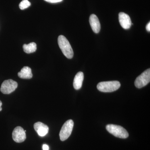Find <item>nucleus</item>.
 Listing matches in <instances>:
<instances>
[{
	"label": "nucleus",
	"mask_w": 150,
	"mask_h": 150,
	"mask_svg": "<svg viewBox=\"0 0 150 150\" xmlns=\"http://www.w3.org/2000/svg\"><path fill=\"white\" fill-rule=\"evenodd\" d=\"M58 42L64 55L68 59H72L74 56V51L69 40L64 35H60L58 37Z\"/></svg>",
	"instance_id": "obj_1"
},
{
	"label": "nucleus",
	"mask_w": 150,
	"mask_h": 150,
	"mask_svg": "<svg viewBox=\"0 0 150 150\" xmlns=\"http://www.w3.org/2000/svg\"><path fill=\"white\" fill-rule=\"evenodd\" d=\"M121 86V83L117 81L101 82L97 86L98 89L103 92H112L118 90Z\"/></svg>",
	"instance_id": "obj_2"
},
{
	"label": "nucleus",
	"mask_w": 150,
	"mask_h": 150,
	"mask_svg": "<svg viewBox=\"0 0 150 150\" xmlns=\"http://www.w3.org/2000/svg\"><path fill=\"white\" fill-rule=\"evenodd\" d=\"M106 129L110 134L117 138L126 139L129 136L127 131L121 126L114 124H108L106 126Z\"/></svg>",
	"instance_id": "obj_3"
},
{
	"label": "nucleus",
	"mask_w": 150,
	"mask_h": 150,
	"mask_svg": "<svg viewBox=\"0 0 150 150\" xmlns=\"http://www.w3.org/2000/svg\"><path fill=\"white\" fill-rule=\"evenodd\" d=\"M74 126V121L71 119L68 120L64 123L59 134L61 141H64L69 138L71 134Z\"/></svg>",
	"instance_id": "obj_4"
},
{
	"label": "nucleus",
	"mask_w": 150,
	"mask_h": 150,
	"mask_svg": "<svg viewBox=\"0 0 150 150\" xmlns=\"http://www.w3.org/2000/svg\"><path fill=\"white\" fill-rule=\"evenodd\" d=\"M150 81V69H148L142 73L136 79L135 86L137 88H141L148 84Z\"/></svg>",
	"instance_id": "obj_5"
},
{
	"label": "nucleus",
	"mask_w": 150,
	"mask_h": 150,
	"mask_svg": "<svg viewBox=\"0 0 150 150\" xmlns=\"http://www.w3.org/2000/svg\"><path fill=\"white\" fill-rule=\"evenodd\" d=\"M17 83L12 79H8L3 82L1 88V91L3 93L9 94L15 91L17 88Z\"/></svg>",
	"instance_id": "obj_6"
},
{
	"label": "nucleus",
	"mask_w": 150,
	"mask_h": 150,
	"mask_svg": "<svg viewBox=\"0 0 150 150\" xmlns=\"http://www.w3.org/2000/svg\"><path fill=\"white\" fill-rule=\"evenodd\" d=\"M12 138L17 143H22L26 139V134L24 129L20 126L15 128L12 133Z\"/></svg>",
	"instance_id": "obj_7"
},
{
	"label": "nucleus",
	"mask_w": 150,
	"mask_h": 150,
	"mask_svg": "<svg viewBox=\"0 0 150 150\" xmlns=\"http://www.w3.org/2000/svg\"><path fill=\"white\" fill-rule=\"evenodd\" d=\"M119 21L121 27L125 29H128L131 27V18L127 14L123 12H120L119 14Z\"/></svg>",
	"instance_id": "obj_8"
},
{
	"label": "nucleus",
	"mask_w": 150,
	"mask_h": 150,
	"mask_svg": "<svg viewBox=\"0 0 150 150\" xmlns=\"http://www.w3.org/2000/svg\"><path fill=\"white\" fill-rule=\"evenodd\" d=\"M34 129L40 137H43L48 134L49 128L47 125L40 122H36L34 124Z\"/></svg>",
	"instance_id": "obj_9"
},
{
	"label": "nucleus",
	"mask_w": 150,
	"mask_h": 150,
	"mask_svg": "<svg viewBox=\"0 0 150 150\" xmlns=\"http://www.w3.org/2000/svg\"><path fill=\"white\" fill-rule=\"evenodd\" d=\"M89 22L93 32L98 33L100 30V24L97 16L93 14L91 15L89 18Z\"/></svg>",
	"instance_id": "obj_10"
},
{
	"label": "nucleus",
	"mask_w": 150,
	"mask_h": 150,
	"mask_svg": "<svg viewBox=\"0 0 150 150\" xmlns=\"http://www.w3.org/2000/svg\"><path fill=\"white\" fill-rule=\"evenodd\" d=\"M83 79V73L82 72H79L76 74L73 83L74 88L75 89L79 90L81 88L82 86Z\"/></svg>",
	"instance_id": "obj_11"
},
{
	"label": "nucleus",
	"mask_w": 150,
	"mask_h": 150,
	"mask_svg": "<svg viewBox=\"0 0 150 150\" xmlns=\"http://www.w3.org/2000/svg\"><path fill=\"white\" fill-rule=\"evenodd\" d=\"M18 75L19 77L23 79H30L33 77L31 69L28 67H23Z\"/></svg>",
	"instance_id": "obj_12"
},
{
	"label": "nucleus",
	"mask_w": 150,
	"mask_h": 150,
	"mask_svg": "<svg viewBox=\"0 0 150 150\" xmlns=\"http://www.w3.org/2000/svg\"><path fill=\"white\" fill-rule=\"evenodd\" d=\"M37 45L34 42H32L28 44H25L23 45V51L27 54H30L36 51Z\"/></svg>",
	"instance_id": "obj_13"
},
{
	"label": "nucleus",
	"mask_w": 150,
	"mask_h": 150,
	"mask_svg": "<svg viewBox=\"0 0 150 150\" xmlns=\"http://www.w3.org/2000/svg\"><path fill=\"white\" fill-rule=\"evenodd\" d=\"M30 5H31V4L28 0H23L20 3L19 6L21 9L24 10L25 9L29 7Z\"/></svg>",
	"instance_id": "obj_14"
},
{
	"label": "nucleus",
	"mask_w": 150,
	"mask_h": 150,
	"mask_svg": "<svg viewBox=\"0 0 150 150\" xmlns=\"http://www.w3.org/2000/svg\"><path fill=\"white\" fill-rule=\"evenodd\" d=\"M46 2L50 3H57L61 2L63 0H44Z\"/></svg>",
	"instance_id": "obj_15"
},
{
	"label": "nucleus",
	"mask_w": 150,
	"mask_h": 150,
	"mask_svg": "<svg viewBox=\"0 0 150 150\" xmlns=\"http://www.w3.org/2000/svg\"><path fill=\"white\" fill-rule=\"evenodd\" d=\"M43 150H49V147L47 145L44 144L43 146Z\"/></svg>",
	"instance_id": "obj_16"
},
{
	"label": "nucleus",
	"mask_w": 150,
	"mask_h": 150,
	"mask_svg": "<svg viewBox=\"0 0 150 150\" xmlns=\"http://www.w3.org/2000/svg\"><path fill=\"white\" fill-rule=\"evenodd\" d=\"M146 29L149 32H150V23L149 22V23H148L147 25L146 26Z\"/></svg>",
	"instance_id": "obj_17"
},
{
	"label": "nucleus",
	"mask_w": 150,
	"mask_h": 150,
	"mask_svg": "<svg viewBox=\"0 0 150 150\" xmlns=\"http://www.w3.org/2000/svg\"><path fill=\"white\" fill-rule=\"evenodd\" d=\"M2 105V103L1 101L0 100V111H1L2 110V108L1 106Z\"/></svg>",
	"instance_id": "obj_18"
}]
</instances>
